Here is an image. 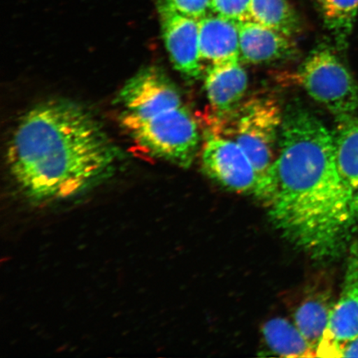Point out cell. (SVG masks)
I'll return each instance as SVG.
<instances>
[{
	"label": "cell",
	"mask_w": 358,
	"mask_h": 358,
	"mask_svg": "<svg viewBox=\"0 0 358 358\" xmlns=\"http://www.w3.org/2000/svg\"><path fill=\"white\" fill-rule=\"evenodd\" d=\"M333 307L329 296L317 294L306 299L294 313V324L315 352L324 337Z\"/></svg>",
	"instance_id": "5bb4252c"
},
{
	"label": "cell",
	"mask_w": 358,
	"mask_h": 358,
	"mask_svg": "<svg viewBox=\"0 0 358 358\" xmlns=\"http://www.w3.org/2000/svg\"><path fill=\"white\" fill-rule=\"evenodd\" d=\"M201 165L208 177L226 189L258 196L256 169L243 148L231 138L208 136L201 150Z\"/></svg>",
	"instance_id": "5b68a950"
},
{
	"label": "cell",
	"mask_w": 358,
	"mask_h": 358,
	"mask_svg": "<svg viewBox=\"0 0 358 358\" xmlns=\"http://www.w3.org/2000/svg\"><path fill=\"white\" fill-rule=\"evenodd\" d=\"M245 21L293 38L301 29L296 13L286 0H252Z\"/></svg>",
	"instance_id": "4fadbf2b"
},
{
	"label": "cell",
	"mask_w": 358,
	"mask_h": 358,
	"mask_svg": "<svg viewBox=\"0 0 358 358\" xmlns=\"http://www.w3.org/2000/svg\"><path fill=\"white\" fill-rule=\"evenodd\" d=\"M252 0H211V11L215 15L236 22L245 21Z\"/></svg>",
	"instance_id": "2e32d148"
},
{
	"label": "cell",
	"mask_w": 358,
	"mask_h": 358,
	"mask_svg": "<svg viewBox=\"0 0 358 358\" xmlns=\"http://www.w3.org/2000/svg\"><path fill=\"white\" fill-rule=\"evenodd\" d=\"M8 169L27 198L69 199L106 178L117 153L99 122L73 102L50 101L27 112L13 132Z\"/></svg>",
	"instance_id": "6da1fadb"
},
{
	"label": "cell",
	"mask_w": 358,
	"mask_h": 358,
	"mask_svg": "<svg viewBox=\"0 0 358 358\" xmlns=\"http://www.w3.org/2000/svg\"><path fill=\"white\" fill-rule=\"evenodd\" d=\"M174 8L186 16L200 20L211 11V0H167Z\"/></svg>",
	"instance_id": "e0dca14e"
},
{
	"label": "cell",
	"mask_w": 358,
	"mask_h": 358,
	"mask_svg": "<svg viewBox=\"0 0 358 358\" xmlns=\"http://www.w3.org/2000/svg\"><path fill=\"white\" fill-rule=\"evenodd\" d=\"M199 21L201 62L213 66L240 61L238 22L217 15Z\"/></svg>",
	"instance_id": "30bf717a"
},
{
	"label": "cell",
	"mask_w": 358,
	"mask_h": 358,
	"mask_svg": "<svg viewBox=\"0 0 358 358\" xmlns=\"http://www.w3.org/2000/svg\"><path fill=\"white\" fill-rule=\"evenodd\" d=\"M262 334L272 352L285 357H315L316 352L297 328L283 317H275L263 326Z\"/></svg>",
	"instance_id": "7c38bea8"
},
{
	"label": "cell",
	"mask_w": 358,
	"mask_h": 358,
	"mask_svg": "<svg viewBox=\"0 0 358 358\" xmlns=\"http://www.w3.org/2000/svg\"><path fill=\"white\" fill-rule=\"evenodd\" d=\"M358 336V246L350 248L341 294L317 348V357H341L344 344Z\"/></svg>",
	"instance_id": "8992f818"
},
{
	"label": "cell",
	"mask_w": 358,
	"mask_h": 358,
	"mask_svg": "<svg viewBox=\"0 0 358 358\" xmlns=\"http://www.w3.org/2000/svg\"><path fill=\"white\" fill-rule=\"evenodd\" d=\"M240 60L250 64H271L296 56L292 38L252 21L238 22Z\"/></svg>",
	"instance_id": "ba28073f"
},
{
	"label": "cell",
	"mask_w": 358,
	"mask_h": 358,
	"mask_svg": "<svg viewBox=\"0 0 358 358\" xmlns=\"http://www.w3.org/2000/svg\"><path fill=\"white\" fill-rule=\"evenodd\" d=\"M248 86V73L240 61L210 66L205 76V89L213 113H231L244 97Z\"/></svg>",
	"instance_id": "9c48e42d"
},
{
	"label": "cell",
	"mask_w": 358,
	"mask_h": 358,
	"mask_svg": "<svg viewBox=\"0 0 358 358\" xmlns=\"http://www.w3.org/2000/svg\"><path fill=\"white\" fill-rule=\"evenodd\" d=\"M284 113L279 102L268 96H253L231 113L209 116L208 136L234 141L252 161L259 179L258 198L264 199L271 169L279 150Z\"/></svg>",
	"instance_id": "3957f363"
},
{
	"label": "cell",
	"mask_w": 358,
	"mask_h": 358,
	"mask_svg": "<svg viewBox=\"0 0 358 358\" xmlns=\"http://www.w3.org/2000/svg\"><path fill=\"white\" fill-rule=\"evenodd\" d=\"M295 80L308 96L338 118L358 109V85L329 48L313 49L299 67Z\"/></svg>",
	"instance_id": "277c9868"
},
{
	"label": "cell",
	"mask_w": 358,
	"mask_h": 358,
	"mask_svg": "<svg viewBox=\"0 0 358 358\" xmlns=\"http://www.w3.org/2000/svg\"><path fill=\"white\" fill-rule=\"evenodd\" d=\"M334 134L336 163L358 214V116L338 118Z\"/></svg>",
	"instance_id": "8fae6325"
},
{
	"label": "cell",
	"mask_w": 358,
	"mask_h": 358,
	"mask_svg": "<svg viewBox=\"0 0 358 358\" xmlns=\"http://www.w3.org/2000/svg\"><path fill=\"white\" fill-rule=\"evenodd\" d=\"M341 357H358V336L344 344L342 348Z\"/></svg>",
	"instance_id": "ac0fdd59"
},
{
	"label": "cell",
	"mask_w": 358,
	"mask_h": 358,
	"mask_svg": "<svg viewBox=\"0 0 358 358\" xmlns=\"http://www.w3.org/2000/svg\"><path fill=\"white\" fill-rule=\"evenodd\" d=\"M326 26L340 48L346 47L358 15V0H317Z\"/></svg>",
	"instance_id": "9a60e30c"
},
{
	"label": "cell",
	"mask_w": 358,
	"mask_h": 358,
	"mask_svg": "<svg viewBox=\"0 0 358 358\" xmlns=\"http://www.w3.org/2000/svg\"><path fill=\"white\" fill-rule=\"evenodd\" d=\"M120 123L138 145L179 167L191 166L198 154L199 124L178 93L129 103L123 108Z\"/></svg>",
	"instance_id": "7a4b0ae2"
},
{
	"label": "cell",
	"mask_w": 358,
	"mask_h": 358,
	"mask_svg": "<svg viewBox=\"0 0 358 358\" xmlns=\"http://www.w3.org/2000/svg\"><path fill=\"white\" fill-rule=\"evenodd\" d=\"M161 29L170 60L187 78L203 75L199 52V21L179 13L167 0L159 6Z\"/></svg>",
	"instance_id": "52a82bcc"
}]
</instances>
